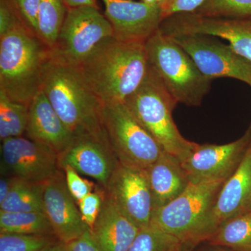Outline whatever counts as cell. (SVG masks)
Returning a JSON list of instances; mask_svg holds the SVG:
<instances>
[{
    "label": "cell",
    "instance_id": "21",
    "mask_svg": "<svg viewBox=\"0 0 251 251\" xmlns=\"http://www.w3.org/2000/svg\"><path fill=\"white\" fill-rule=\"evenodd\" d=\"M206 242L232 251H251V211L225 223Z\"/></svg>",
    "mask_w": 251,
    "mask_h": 251
},
{
    "label": "cell",
    "instance_id": "12",
    "mask_svg": "<svg viewBox=\"0 0 251 251\" xmlns=\"http://www.w3.org/2000/svg\"><path fill=\"white\" fill-rule=\"evenodd\" d=\"M251 143V127L242 138L224 145L196 143L179 159L191 183L228 179L242 162Z\"/></svg>",
    "mask_w": 251,
    "mask_h": 251
},
{
    "label": "cell",
    "instance_id": "33",
    "mask_svg": "<svg viewBox=\"0 0 251 251\" xmlns=\"http://www.w3.org/2000/svg\"><path fill=\"white\" fill-rule=\"evenodd\" d=\"M40 1L41 0H15L23 21L36 35Z\"/></svg>",
    "mask_w": 251,
    "mask_h": 251
},
{
    "label": "cell",
    "instance_id": "23",
    "mask_svg": "<svg viewBox=\"0 0 251 251\" xmlns=\"http://www.w3.org/2000/svg\"><path fill=\"white\" fill-rule=\"evenodd\" d=\"M44 183H33L16 178L0 211H44Z\"/></svg>",
    "mask_w": 251,
    "mask_h": 251
},
{
    "label": "cell",
    "instance_id": "17",
    "mask_svg": "<svg viewBox=\"0 0 251 251\" xmlns=\"http://www.w3.org/2000/svg\"><path fill=\"white\" fill-rule=\"evenodd\" d=\"M43 206L54 235L61 242L67 244L90 229L68 189L62 170L44 183Z\"/></svg>",
    "mask_w": 251,
    "mask_h": 251
},
{
    "label": "cell",
    "instance_id": "22",
    "mask_svg": "<svg viewBox=\"0 0 251 251\" xmlns=\"http://www.w3.org/2000/svg\"><path fill=\"white\" fill-rule=\"evenodd\" d=\"M2 232L55 236L44 211H0V233Z\"/></svg>",
    "mask_w": 251,
    "mask_h": 251
},
{
    "label": "cell",
    "instance_id": "16",
    "mask_svg": "<svg viewBox=\"0 0 251 251\" xmlns=\"http://www.w3.org/2000/svg\"><path fill=\"white\" fill-rule=\"evenodd\" d=\"M61 169L69 166L79 174L95 179L106 186L119 161L110 148L106 135H79L62 153H59Z\"/></svg>",
    "mask_w": 251,
    "mask_h": 251
},
{
    "label": "cell",
    "instance_id": "20",
    "mask_svg": "<svg viewBox=\"0 0 251 251\" xmlns=\"http://www.w3.org/2000/svg\"><path fill=\"white\" fill-rule=\"evenodd\" d=\"M146 171L154 211L174 201L191 184L179 158L166 151Z\"/></svg>",
    "mask_w": 251,
    "mask_h": 251
},
{
    "label": "cell",
    "instance_id": "6",
    "mask_svg": "<svg viewBox=\"0 0 251 251\" xmlns=\"http://www.w3.org/2000/svg\"><path fill=\"white\" fill-rule=\"evenodd\" d=\"M227 179L191 183L174 201L154 211L150 226L176 237L186 247L204 242V221Z\"/></svg>",
    "mask_w": 251,
    "mask_h": 251
},
{
    "label": "cell",
    "instance_id": "3",
    "mask_svg": "<svg viewBox=\"0 0 251 251\" xmlns=\"http://www.w3.org/2000/svg\"><path fill=\"white\" fill-rule=\"evenodd\" d=\"M50 49L27 26L0 36V92L29 105L41 91Z\"/></svg>",
    "mask_w": 251,
    "mask_h": 251
},
{
    "label": "cell",
    "instance_id": "1",
    "mask_svg": "<svg viewBox=\"0 0 251 251\" xmlns=\"http://www.w3.org/2000/svg\"><path fill=\"white\" fill-rule=\"evenodd\" d=\"M145 43L108 38L79 67L103 105L125 103L141 85L149 68Z\"/></svg>",
    "mask_w": 251,
    "mask_h": 251
},
{
    "label": "cell",
    "instance_id": "31",
    "mask_svg": "<svg viewBox=\"0 0 251 251\" xmlns=\"http://www.w3.org/2000/svg\"><path fill=\"white\" fill-rule=\"evenodd\" d=\"M23 25L27 26L18 11L15 0H0V36Z\"/></svg>",
    "mask_w": 251,
    "mask_h": 251
},
{
    "label": "cell",
    "instance_id": "15",
    "mask_svg": "<svg viewBox=\"0 0 251 251\" xmlns=\"http://www.w3.org/2000/svg\"><path fill=\"white\" fill-rule=\"evenodd\" d=\"M102 1L105 6V16L111 25L115 39L145 43L159 30L163 21L159 6L133 0Z\"/></svg>",
    "mask_w": 251,
    "mask_h": 251
},
{
    "label": "cell",
    "instance_id": "8",
    "mask_svg": "<svg viewBox=\"0 0 251 251\" xmlns=\"http://www.w3.org/2000/svg\"><path fill=\"white\" fill-rule=\"evenodd\" d=\"M112 36L111 25L98 8L68 9L51 57L80 67L100 43Z\"/></svg>",
    "mask_w": 251,
    "mask_h": 251
},
{
    "label": "cell",
    "instance_id": "34",
    "mask_svg": "<svg viewBox=\"0 0 251 251\" xmlns=\"http://www.w3.org/2000/svg\"><path fill=\"white\" fill-rule=\"evenodd\" d=\"M68 251H99L92 237L90 229L80 237L66 244Z\"/></svg>",
    "mask_w": 251,
    "mask_h": 251
},
{
    "label": "cell",
    "instance_id": "30",
    "mask_svg": "<svg viewBox=\"0 0 251 251\" xmlns=\"http://www.w3.org/2000/svg\"><path fill=\"white\" fill-rule=\"evenodd\" d=\"M62 170L64 171L68 189L77 203L96 189L93 182L82 178L72 167L66 166Z\"/></svg>",
    "mask_w": 251,
    "mask_h": 251
},
{
    "label": "cell",
    "instance_id": "35",
    "mask_svg": "<svg viewBox=\"0 0 251 251\" xmlns=\"http://www.w3.org/2000/svg\"><path fill=\"white\" fill-rule=\"evenodd\" d=\"M16 177L11 175L1 174L0 179V204L4 202L12 187Z\"/></svg>",
    "mask_w": 251,
    "mask_h": 251
},
{
    "label": "cell",
    "instance_id": "18",
    "mask_svg": "<svg viewBox=\"0 0 251 251\" xmlns=\"http://www.w3.org/2000/svg\"><path fill=\"white\" fill-rule=\"evenodd\" d=\"M25 134L29 139L52 148L58 154L75 138L41 90L29 104Z\"/></svg>",
    "mask_w": 251,
    "mask_h": 251
},
{
    "label": "cell",
    "instance_id": "41",
    "mask_svg": "<svg viewBox=\"0 0 251 251\" xmlns=\"http://www.w3.org/2000/svg\"><path fill=\"white\" fill-rule=\"evenodd\" d=\"M193 248L189 247H186V246H185L184 250L183 251H192Z\"/></svg>",
    "mask_w": 251,
    "mask_h": 251
},
{
    "label": "cell",
    "instance_id": "2",
    "mask_svg": "<svg viewBox=\"0 0 251 251\" xmlns=\"http://www.w3.org/2000/svg\"><path fill=\"white\" fill-rule=\"evenodd\" d=\"M41 90L75 136L105 135L102 124L103 104L86 82L80 67L51 57Z\"/></svg>",
    "mask_w": 251,
    "mask_h": 251
},
{
    "label": "cell",
    "instance_id": "26",
    "mask_svg": "<svg viewBox=\"0 0 251 251\" xmlns=\"http://www.w3.org/2000/svg\"><path fill=\"white\" fill-rule=\"evenodd\" d=\"M179 239L150 226L140 229L128 251H183Z\"/></svg>",
    "mask_w": 251,
    "mask_h": 251
},
{
    "label": "cell",
    "instance_id": "38",
    "mask_svg": "<svg viewBox=\"0 0 251 251\" xmlns=\"http://www.w3.org/2000/svg\"><path fill=\"white\" fill-rule=\"evenodd\" d=\"M212 249H207V250H204L202 251H232L229 249H224V248L212 247Z\"/></svg>",
    "mask_w": 251,
    "mask_h": 251
},
{
    "label": "cell",
    "instance_id": "4",
    "mask_svg": "<svg viewBox=\"0 0 251 251\" xmlns=\"http://www.w3.org/2000/svg\"><path fill=\"white\" fill-rule=\"evenodd\" d=\"M125 104L166 152L181 159L196 145L186 139L175 125L173 112L178 103L150 65L143 82Z\"/></svg>",
    "mask_w": 251,
    "mask_h": 251
},
{
    "label": "cell",
    "instance_id": "11",
    "mask_svg": "<svg viewBox=\"0 0 251 251\" xmlns=\"http://www.w3.org/2000/svg\"><path fill=\"white\" fill-rule=\"evenodd\" d=\"M1 156V174L29 182H46L62 170L54 150L23 136L2 140Z\"/></svg>",
    "mask_w": 251,
    "mask_h": 251
},
{
    "label": "cell",
    "instance_id": "27",
    "mask_svg": "<svg viewBox=\"0 0 251 251\" xmlns=\"http://www.w3.org/2000/svg\"><path fill=\"white\" fill-rule=\"evenodd\" d=\"M58 240L54 235L0 233V251H43Z\"/></svg>",
    "mask_w": 251,
    "mask_h": 251
},
{
    "label": "cell",
    "instance_id": "14",
    "mask_svg": "<svg viewBox=\"0 0 251 251\" xmlns=\"http://www.w3.org/2000/svg\"><path fill=\"white\" fill-rule=\"evenodd\" d=\"M251 211V143L242 162L220 190L204 224V242L228 221Z\"/></svg>",
    "mask_w": 251,
    "mask_h": 251
},
{
    "label": "cell",
    "instance_id": "5",
    "mask_svg": "<svg viewBox=\"0 0 251 251\" xmlns=\"http://www.w3.org/2000/svg\"><path fill=\"white\" fill-rule=\"evenodd\" d=\"M149 65L178 103L200 106L212 80L203 75L196 63L171 36L156 31L145 43Z\"/></svg>",
    "mask_w": 251,
    "mask_h": 251
},
{
    "label": "cell",
    "instance_id": "29",
    "mask_svg": "<svg viewBox=\"0 0 251 251\" xmlns=\"http://www.w3.org/2000/svg\"><path fill=\"white\" fill-rule=\"evenodd\" d=\"M105 191L95 189L77 203L84 223L90 229L93 227L103 204Z\"/></svg>",
    "mask_w": 251,
    "mask_h": 251
},
{
    "label": "cell",
    "instance_id": "19",
    "mask_svg": "<svg viewBox=\"0 0 251 251\" xmlns=\"http://www.w3.org/2000/svg\"><path fill=\"white\" fill-rule=\"evenodd\" d=\"M140 229L105 191L101 209L90 229L99 251H128Z\"/></svg>",
    "mask_w": 251,
    "mask_h": 251
},
{
    "label": "cell",
    "instance_id": "40",
    "mask_svg": "<svg viewBox=\"0 0 251 251\" xmlns=\"http://www.w3.org/2000/svg\"><path fill=\"white\" fill-rule=\"evenodd\" d=\"M168 0H157V3H158V6H159L160 9L162 7V6H164L165 4L168 2Z\"/></svg>",
    "mask_w": 251,
    "mask_h": 251
},
{
    "label": "cell",
    "instance_id": "24",
    "mask_svg": "<svg viewBox=\"0 0 251 251\" xmlns=\"http://www.w3.org/2000/svg\"><path fill=\"white\" fill-rule=\"evenodd\" d=\"M62 0H41L37 36L50 49H53L67 14Z\"/></svg>",
    "mask_w": 251,
    "mask_h": 251
},
{
    "label": "cell",
    "instance_id": "25",
    "mask_svg": "<svg viewBox=\"0 0 251 251\" xmlns=\"http://www.w3.org/2000/svg\"><path fill=\"white\" fill-rule=\"evenodd\" d=\"M29 105L15 101L0 92V138L1 141L23 136L27 128Z\"/></svg>",
    "mask_w": 251,
    "mask_h": 251
},
{
    "label": "cell",
    "instance_id": "13",
    "mask_svg": "<svg viewBox=\"0 0 251 251\" xmlns=\"http://www.w3.org/2000/svg\"><path fill=\"white\" fill-rule=\"evenodd\" d=\"M103 188L117 207L140 229L150 226L154 207L146 171L119 163Z\"/></svg>",
    "mask_w": 251,
    "mask_h": 251
},
{
    "label": "cell",
    "instance_id": "32",
    "mask_svg": "<svg viewBox=\"0 0 251 251\" xmlns=\"http://www.w3.org/2000/svg\"><path fill=\"white\" fill-rule=\"evenodd\" d=\"M208 0H168V2L161 8L163 21L174 15L196 12Z\"/></svg>",
    "mask_w": 251,
    "mask_h": 251
},
{
    "label": "cell",
    "instance_id": "10",
    "mask_svg": "<svg viewBox=\"0 0 251 251\" xmlns=\"http://www.w3.org/2000/svg\"><path fill=\"white\" fill-rule=\"evenodd\" d=\"M159 31L175 36L198 34L221 38L239 55L251 62V17H207L194 13L163 20Z\"/></svg>",
    "mask_w": 251,
    "mask_h": 251
},
{
    "label": "cell",
    "instance_id": "37",
    "mask_svg": "<svg viewBox=\"0 0 251 251\" xmlns=\"http://www.w3.org/2000/svg\"><path fill=\"white\" fill-rule=\"evenodd\" d=\"M43 251H68L65 243L57 240Z\"/></svg>",
    "mask_w": 251,
    "mask_h": 251
},
{
    "label": "cell",
    "instance_id": "28",
    "mask_svg": "<svg viewBox=\"0 0 251 251\" xmlns=\"http://www.w3.org/2000/svg\"><path fill=\"white\" fill-rule=\"evenodd\" d=\"M194 14L207 17H251V0H208Z\"/></svg>",
    "mask_w": 251,
    "mask_h": 251
},
{
    "label": "cell",
    "instance_id": "9",
    "mask_svg": "<svg viewBox=\"0 0 251 251\" xmlns=\"http://www.w3.org/2000/svg\"><path fill=\"white\" fill-rule=\"evenodd\" d=\"M171 37L189 54L208 78L236 79L251 87V62L238 54L229 44L226 45L217 38L206 35L188 34Z\"/></svg>",
    "mask_w": 251,
    "mask_h": 251
},
{
    "label": "cell",
    "instance_id": "36",
    "mask_svg": "<svg viewBox=\"0 0 251 251\" xmlns=\"http://www.w3.org/2000/svg\"><path fill=\"white\" fill-rule=\"evenodd\" d=\"M67 9H75L82 6H92L98 8L97 0H62Z\"/></svg>",
    "mask_w": 251,
    "mask_h": 251
},
{
    "label": "cell",
    "instance_id": "7",
    "mask_svg": "<svg viewBox=\"0 0 251 251\" xmlns=\"http://www.w3.org/2000/svg\"><path fill=\"white\" fill-rule=\"evenodd\" d=\"M102 124L109 145L123 166L147 171L164 152L125 103L104 104Z\"/></svg>",
    "mask_w": 251,
    "mask_h": 251
},
{
    "label": "cell",
    "instance_id": "39",
    "mask_svg": "<svg viewBox=\"0 0 251 251\" xmlns=\"http://www.w3.org/2000/svg\"><path fill=\"white\" fill-rule=\"evenodd\" d=\"M145 4L150 5V6H158V3H157V0H141Z\"/></svg>",
    "mask_w": 251,
    "mask_h": 251
}]
</instances>
